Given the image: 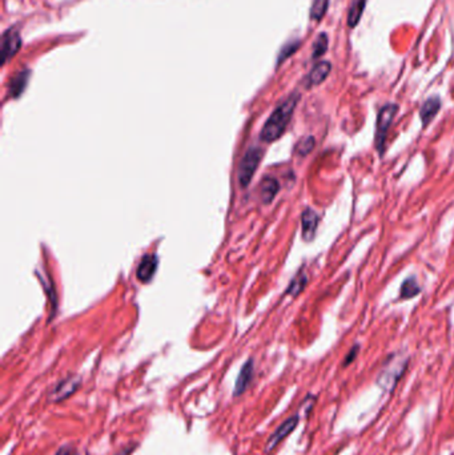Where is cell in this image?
Wrapping results in <instances>:
<instances>
[{
    "label": "cell",
    "mask_w": 454,
    "mask_h": 455,
    "mask_svg": "<svg viewBox=\"0 0 454 455\" xmlns=\"http://www.w3.org/2000/svg\"><path fill=\"white\" fill-rule=\"evenodd\" d=\"M300 95L292 93L282 103L278 104L272 115L268 118L260 132V140L263 143H273L278 140L289 125V121L293 116V112L298 104Z\"/></svg>",
    "instance_id": "cell-1"
},
{
    "label": "cell",
    "mask_w": 454,
    "mask_h": 455,
    "mask_svg": "<svg viewBox=\"0 0 454 455\" xmlns=\"http://www.w3.org/2000/svg\"><path fill=\"white\" fill-rule=\"evenodd\" d=\"M408 358H404L401 354H392L381 367L377 376V385L384 392H393L398 381L404 376L408 367Z\"/></svg>",
    "instance_id": "cell-2"
},
{
    "label": "cell",
    "mask_w": 454,
    "mask_h": 455,
    "mask_svg": "<svg viewBox=\"0 0 454 455\" xmlns=\"http://www.w3.org/2000/svg\"><path fill=\"white\" fill-rule=\"evenodd\" d=\"M264 151L260 147H250L243 156L237 168V177L241 188H247L253 178L255 172L259 168V164L263 159Z\"/></svg>",
    "instance_id": "cell-3"
},
{
    "label": "cell",
    "mask_w": 454,
    "mask_h": 455,
    "mask_svg": "<svg viewBox=\"0 0 454 455\" xmlns=\"http://www.w3.org/2000/svg\"><path fill=\"white\" fill-rule=\"evenodd\" d=\"M397 112H398V105L397 104H386V105H384L381 108L380 112H379L374 143H376V148H377V151H379L380 155L384 153L386 136H388L389 128L392 125V121H393V118L397 115Z\"/></svg>",
    "instance_id": "cell-4"
},
{
    "label": "cell",
    "mask_w": 454,
    "mask_h": 455,
    "mask_svg": "<svg viewBox=\"0 0 454 455\" xmlns=\"http://www.w3.org/2000/svg\"><path fill=\"white\" fill-rule=\"evenodd\" d=\"M82 385V378L79 376H70L59 382L58 385L48 394V401L52 403H59L70 396H73Z\"/></svg>",
    "instance_id": "cell-5"
},
{
    "label": "cell",
    "mask_w": 454,
    "mask_h": 455,
    "mask_svg": "<svg viewBox=\"0 0 454 455\" xmlns=\"http://www.w3.org/2000/svg\"><path fill=\"white\" fill-rule=\"evenodd\" d=\"M300 422V415L294 414L292 417H289L288 419H285L281 425L278 426V429L273 431V434L269 437V440L266 442L265 446V453H271L272 450H275L278 445L285 440L293 430L297 427Z\"/></svg>",
    "instance_id": "cell-6"
},
{
    "label": "cell",
    "mask_w": 454,
    "mask_h": 455,
    "mask_svg": "<svg viewBox=\"0 0 454 455\" xmlns=\"http://www.w3.org/2000/svg\"><path fill=\"white\" fill-rule=\"evenodd\" d=\"M22 47V39L17 33V31L8 30L3 35V43H1V51H3V61L14 58L16 52Z\"/></svg>",
    "instance_id": "cell-7"
},
{
    "label": "cell",
    "mask_w": 454,
    "mask_h": 455,
    "mask_svg": "<svg viewBox=\"0 0 454 455\" xmlns=\"http://www.w3.org/2000/svg\"><path fill=\"white\" fill-rule=\"evenodd\" d=\"M319 215L312 209L307 208L301 215V228H303V237L305 241H312L317 232L319 226Z\"/></svg>",
    "instance_id": "cell-8"
},
{
    "label": "cell",
    "mask_w": 454,
    "mask_h": 455,
    "mask_svg": "<svg viewBox=\"0 0 454 455\" xmlns=\"http://www.w3.org/2000/svg\"><path fill=\"white\" fill-rule=\"evenodd\" d=\"M158 257L155 254H146L140 264L137 266V272H136V276L139 281H142L143 284H146L149 282L151 279H153L155 273H156V269H158Z\"/></svg>",
    "instance_id": "cell-9"
},
{
    "label": "cell",
    "mask_w": 454,
    "mask_h": 455,
    "mask_svg": "<svg viewBox=\"0 0 454 455\" xmlns=\"http://www.w3.org/2000/svg\"><path fill=\"white\" fill-rule=\"evenodd\" d=\"M253 371H255L253 360L250 358L243 365L240 373H239V377H237L236 385H234V396H239L245 393V390L248 389L250 382L253 380Z\"/></svg>",
    "instance_id": "cell-10"
},
{
    "label": "cell",
    "mask_w": 454,
    "mask_h": 455,
    "mask_svg": "<svg viewBox=\"0 0 454 455\" xmlns=\"http://www.w3.org/2000/svg\"><path fill=\"white\" fill-rule=\"evenodd\" d=\"M331 70H332V64L329 61L317 63L307 76L305 83H307L308 88L320 86L322 82L331 74Z\"/></svg>",
    "instance_id": "cell-11"
},
{
    "label": "cell",
    "mask_w": 454,
    "mask_h": 455,
    "mask_svg": "<svg viewBox=\"0 0 454 455\" xmlns=\"http://www.w3.org/2000/svg\"><path fill=\"white\" fill-rule=\"evenodd\" d=\"M280 191L278 178L273 176H265L260 183V199L263 204H271Z\"/></svg>",
    "instance_id": "cell-12"
},
{
    "label": "cell",
    "mask_w": 454,
    "mask_h": 455,
    "mask_svg": "<svg viewBox=\"0 0 454 455\" xmlns=\"http://www.w3.org/2000/svg\"><path fill=\"white\" fill-rule=\"evenodd\" d=\"M441 108V100L439 96H433L429 98L427 100H425L424 104L421 105L420 109V118L423 121V125L427 127L430 124V121L437 116Z\"/></svg>",
    "instance_id": "cell-13"
},
{
    "label": "cell",
    "mask_w": 454,
    "mask_h": 455,
    "mask_svg": "<svg viewBox=\"0 0 454 455\" xmlns=\"http://www.w3.org/2000/svg\"><path fill=\"white\" fill-rule=\"evenodd\" d=\"M29 71H23V72H17L16 76H14L10 82V95L13 98H17L23 93V91L26 88L27 83H29Z\"/></svg>",
    "instance_id": "cell-14"
},
{
    "label": "cell",
    "mask_w": 454,
    "mask_h": 455,
    "mask_svg": "<svg viewBox=\"0 0 454 455\" xmlns=\"http://www.w3.org/2000/svg\"><path fill=\"white\" fill-rule=\"evenodd\" d=\"M366 0H353L348 14V24L353 29L360 23V19L365 10Z\"/></svg>",
    "instance_id": "cell-15"
},
{
    "label": "cell",
    "mask_w": 454,
    "mask_h": 455,
    "mask_svg": "<svg viewBox=\"0 0 454 455\" xmlns=\"http://www.w3.org/2000/svg\"><path fill=\"white\" fill-rule=\"evenodd\" d=\"M421 292V288L420 285L417 284V281L414 277L411 279H407L404 281L402 286H401V300H409V298H413L416 295H418Z\"/></svg>",
    "instance_id": "cell-16"
},
{
    "label": "cell",
    "mask_w": 454,
    "mask_h": 455,
    "mask_svg": "<svg viewBox=\"0 0 454 455\" xmlns=\"http://www.w3.org/2000/svg\"><path fill=\"white\" fill-rule=\"evenodd\" d=\"M316 147V139L313 136H305L300 139L294 147V152L298 156H308Z\"/></svg>",
    "instance_id": "cell-17"
},
{
    "label": "cell",
    "mask_w": 454,
    "mask_h": 455,
    "mask_svg": "<svg viewBox=\"0 0 454 455\" xmlns=\"http://www.w3.org/2000/svg\"><path fill=\"white\" fill-rule=\"evenodd\" d=\"M307 284L308 279L307 276H305V273H304V272H300V273L292 279L289 288L287 289V294L293 295V297L298 295V294L301 293V292L305 289Z\"/></svg>",
    "instance_id": "cell-18"
},
{
    "label": "cell",
    "mask_w": 454,
    "mask_h": 455,
    "mask_svg": "<svg viewBox=\"0 0 454 455\" xmlns=\"http://www.w3.org/2000/svg\"><path fill=\"white\" fill-rule=\"evenodd\" d=\"M329 6V0H313L310 7V19L312 20H321Z\"/></svg>",
    "instance_id": "cell-19"
},
{
    "label": "cell",
    "mask_w": 454,
    "mask_h": 455,
    "mask_svg": "<svg viewBox=\"0 0 454 455\" xmlns=\"http://www.w3.org/2000/svg\"><path fill=\"white\" fill-rule=\"evenodd\" d=\"M328 49V35L320 33L313 45V58H320Z\"/></svg>",
    "instance_id": "cell-20"
},
{
    "label": "cell",
    "mask_w": 454,
    "mask_h": 455,
    "mask_svg": "<svg viewBox=\"0 0 454 455\" xmlns=\"http://www.w3.org/2000/svg\"><path fill=\"white\" fill-rule=\"evenodd\" d=\"M358 352H360V346H358V345L353 346L351 350H349V353H348V355L345 357V360H344V362H342V367H349L351 362L356 360V357H357Z\"/></svg>",
    "instance_id": "cell-21"
},
{
    "label": "cell",
    "mask_w": 454,
    "mask_h": 455,
    "mask_svg": "<svg viewBox=\"0 0 454 455\" xmlns=\"http://www.w3.org/2000/svg\"><path fill=\"white\" fill-rule=\"evenodd\" d=\"M298 45H300L298 43H291V45H287V47L281 51V56H280V60H278V61H281V60H284L285 58L291 56L293 52L298 48Z\"/></svg>",
    "instance_id": "cell-22"
},
{
    "label": "cell",
    "mask_w": 454,
    "mask_h": 455,
    "mask_svg": "<svg viewBox=\"0 0 454 455\" xmlns=\"http://www.w3.org/2000/svg\"><path fill=\"white\" fill-rule=\"evenodd\" d=\"M56 455H79V454H77V452H76V449H73V447H71V446H64V447H61V449L59 450L58 453H56Z\"/></svg>",
    "instance_id": "cell-23"
},
{
    "label": "cell",
    "mask_w": 454,
    "mask_h": 455,
    "mask_svg": "<svg viewBox=\"0 0 454 455\" xmlns=\"http://www.w3.org/2000/svg\"><path fill=\"white\" fill-rule=\"evenodd\" d=\"M132 450H133V447H132V449H124L123 452H120V453L116 455H128L131 453Z\"/></svg>",
    "instance_id": "cell-24"
}]
</instances>
